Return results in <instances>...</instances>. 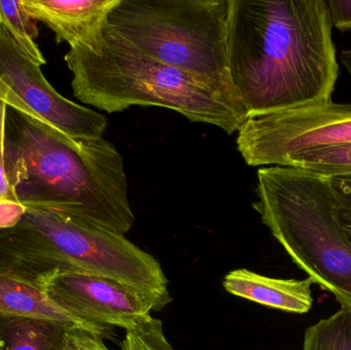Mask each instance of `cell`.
Segmentation results:
<instances>
[{"label": "cell", "instance_id": "23", "mask_svg": "<svg viewBox=\"0 0 351 350\" xmlns=\"http://www.w3.org/2000/svg\"><path fill=\"white\" fill-rule=\"evenodd\" d=\"M342 64H343L344 67L348 70V74H350L351 78V49H346V51H342L341 55Z\"/></svg>", "mask_w": 351, "mask_h": 350}, {"label": "cell", "instance_id": "3", "mask_svg": "<svg viewBox=\"0 0 351 350\" xmlns=\"http://www.w3.org/2000/svg\"><path fill=\"white\" fill-rule=\"evenodd\" d=\"M64 60L73 74L75 98L107 113L132 106L162 107L229 135L247 119L237 99L197 76L144 55L107 24L94 47L70 49Z\"/></svg>", "mask_w": 351, "mask_h": 350}, {"label": "cell", "instance_id": "1", "mask_svg": "<svg viewBox=\"0 0 351 350\" xmlns=\"http://www.w3.org/2000/svg\"><path fill=\"white\" fill-rule=\"evenodd\" d=\"M227 67L247 118L331 100L339 66L326 0H229Z\"/></svg>", "mask_w": 351, "mask_h": 350}, {"label": "cell", "instance_id": "8", "mask_svg": "<svg viewBox=\"0 0 351 350\" xmlns=\"http://www.w3.org/2000/svg\"><path fill=\"white\" fill-rule=\"evenodd\" d=\"M0 92L16 98L36 116L76 140L102 139L104 115L60 95L0 26Z\"/></svg>", "mask_w": 351, "mask_h": 350}, {"label": "cell", "instance_id": "22", "mask_svg": "<svg viewBox=\"0 0 351 350\" xmlns=\"http://www.w3.org/2000/svg\"><path fill=\"white\" fill-rule=\"evenodd\" d=\"M26 213V208L18 201H0V230L14 227Z\"/></svg>", "mask_w": 351, "mask_h": 350}, {"label": "cell", "instance_id": "4", "mask_svg": "<svg viewBox=\"0 0 351 350\" xmlns=\"http://www.w3.org/2000/svg\"><path fill=\"white\" fill-rule=\"evenodd\" d=\"M0 264L32 283L53 271L108 277L147 298L154 312L172 302L152 255L123 234L61 212L26 209L16 225L0 230Z\"/></svg>", "mask_w": 351, "mask_h": 350}, {"label": "cell", "instance_id": "2", "mask_svg": "<svg viewBox=\"0 0 351 350\" xmlns=\"http://www.w3.org/2000/svg\"><path fill=\"white\" fill-rule=\"evenodd\" d=\"M4 123V168L26 209L69 214L125 236L135 222L123 158L111 142L76 140L36 116L16 98Z\"/></svg>", "mask_w": 351, "mask_h": 350}, {"label": "cell", "instance_id": "17", "mask_svg": "<svg viewBox=\"0 0 351 350\" xmlns=\"http://www.w3.org/2000/svg\"><path fill=\"white\" fill-rule=\"evenodd\" d=\"M121 347V350H176L165 335L162 321L152 316L125 331Z\"/></svg>", "mask_w": 351, "mask_h": 350}, {"label": "cell", "instance_id": "16", "mask_svg": "<svg viewBox=\"0 0 351 350\" xmlns=\"http://www.w3.org/2000/svg\"><path fill=\"white\" fill-rule=\"evenodd\" d=\"M303 350H351V308L341 306L333 316L308 327Z\"/></svg>", "mask_w": 351, "mask_h": 350}, {"label": "cell", "instance_id": "5", "mask_svg": "<svg viewBox=\"0 0 351 350\" xmlns=\"http://www.w3.org/2000/svg\"><path fill=\"white\" fill-rule=\"evenodd\" d=\"M257 195L254 209L293 262L351 308V242L329 178L294 166H264Z\"/></svg>", "mask_w": 351, "mask_h": 350}, {"label": "cell", "instance_id": "7", "mask_svg": "<svg viewBox=\"0 0 351 350\" xmlns=\"http://www.w3.org/2000/svg\"><path fill=\"white\" fill-rule=\"evenodd\" d=\"M237 133L249 166H280L297 152L351 144V103L324 101L249 117Z\"/></svg>", "mask_w": 351, "mask_h": 350}, {"label": "cell", "instance_id": "10", "mask_svg": "<svg viewBox=\"0 0 351 350\" xmlns=\"http://www.w3.org/2000/svg\"><path fill=\"white\" fill-rule=\"evenodd\" d=\"M119 0H22L33 20L55 33L57 42L70 49H92L102 35L109 14Z\"/></svg>", "mask_w": 351, "mask_h": 350}, {"label": "cell", "instance_id": "11", "mask_svg": "<svg viewBox=\"0 0 351 350\" xmlns=\"http://www.w3.org/2000/svg\"><path fill=\"white\" fill-rule=\"evenodd\" d=\"M27 318L45 321L67 330H86L101 338H110L113 330L90 326L53 303L37 284L14 275L0 264V320Z\"/></svg>", "mask_w": 351, "mask_h": 350}, {"label": "cell", "instance_id": "12", "mask_svg": "<svg viewBox=\"0 0 351 350\" xmlns=\"http://www.w3.org/2000/svg\"><path fill=\"white\" fill-rule=\"evenodd\" d=\"M313 284L309 277L300 281L276 279L243 268L227 273L223 287L231 295L266 308L302 314L313 308Z\"/></svg>", "mask_w": 351, "mask_h": 350}, {"label": "cell", "instance_id": "19", "mask_svg": "<svg viewBox=\"0 0 351 350\" xmlns=\"http://www.w3.org/2000/svg\"><path fill=\"white\" fill-rule=\"evenodd\" d=\"M63 350H110L104 339L86 330H70L66 333Z\"/></svg>", "mask_w": 351, "mask_h": 350}, {"label": "cell", "instance_id": "21", "mask_svg": "<svg viewBox=\"0 0 351 350\" xmlns=\"http://www.w3.org/2000/svg\"><path fill=\"white\" fill-rule=\"evenodd\" d=\"M6 106H8V104L0 99V201H18L12 189H10V184H8L5 168H4L3 141Z\"/></svg>", "mask_w": 351, "mask_h": 350}, {"label": "cell", "instance_id": "14", "mask_svg": "<svg viewBox=\"0 0 351 350\" xmlns=\"http://www.w3.org/2000/svg\"><path fill=\"white\" fill-rule=\"evenodd\" d=\"M0 26L5 29L16 45L39 66L47 63L35 39L39 31L25 10L22 1H0Z\"/></svg>", "mask_w": 351, "mask_h": 350}, {"label": "cell", "instance_id": "15", "mask_svg": "<svg viewBox=\"0 0 351 350\" xmlns=\"http://www.w3.org/2000/svg\"><path fill=\"white\" fill-rule=\"evenodd\" d=\"M280 166H294L331 178L351 175V144L306 150L287 158Z\"/></svg>", "mask_w": 351, "mask_h": 350}, {"label": "cell", "instance_id": "13", "mask_svg": "<svg viewBox=\"0 0 351 350\" xmlns=\"http://www.w3.org/2000/svg\"><path fill=\"white\" fill-rule=\"evenodd\" d=\"M67 329L27 318L0 320V350H63Z\"/></svg>", "mask_w": 351, "mask_h": 350}, {"label": "cell", "instance_id": "9", "mask_svg": "<svg viewBox=\"0 0 351 350\" xmlns=\"http://www.w3.org/2000/svg\"><path fill=\"white\" fill-rule=\"evenodd\" d=\"M35 284L62 310L104 330L114 327L130 330L154 312L147 298L108 277L53 271L39 277Z\"/></svg>", "mask_w": 351, "mask_h": 350}, {"label": "cell", "instance_id": "20", "mask_svg": "<svg viewBox=\"0 0 351 350\" xmlns=\"http://www.w3.org/2000/svg\"><path fill=\"white\" fill-rule=\"evenodd\" d=\"M332 27L351 30V0H326Z\"/></svg>", "mask_w": 351, "mask_h": 350}, {"label": "cell", "instance_id": "18", "mask_svg": "<svg viewBox=\"0 0 351 350\" xmlns=\"http://www.w3.org/2000/svg\"><path fill=\"white\" fill-rule=\"evenodd\" d=\"M337 205L338 217L351 242V175L329 178Z\"/></svg>", "mask_w": 351, "mask_h": 350}, {"label": "cell", "instance_id": "6", "mask_svg": "<svg viewBox=\"0 0 351 350\" xmlns=\"http://www.w3.org/2000/svg\"><path fill=\"white\" fill-rule=\"evenodd\" d=\"M228 18L229 0H119L107 26L144 55L239 101L227 67Z\"/></svg>", "mask_w": 351, "mask_h": 350}]
</instances>
